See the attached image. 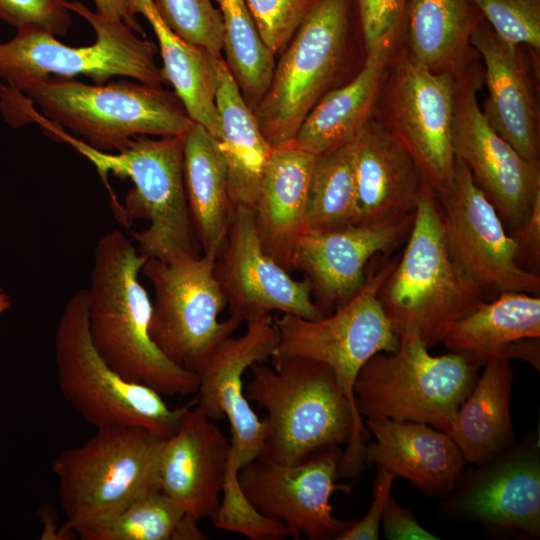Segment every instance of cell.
<instances>
[{
  "mask_svg": "<svg viewBox=\"0 0 540 540\" xmlns=\"http://www.w3.org/2000/svg\"><path fill=\"white\" fill-rule=\"evenodd\" d=\"M273 367L253 363L244 386L247 400L266 411V437L258 458L297 465L329 448L347 444L339 478H356L370 437L352 409L333 371L304 357H272Z\"/></svg>",
  "mask_w": 540,
  "mask_h": 540,
  "instance_id": "obj_1",
  "label": "cell"
},
{
  "mask_svg": "<svg viewBox=\"0 0 540 540\" xmlns=\"http://www.w3.org/2000/svg\"><path fill=\"white\" fill-rule=\"evenodd\" d=\"M147 260L119 229L98 239L86 288L89 334L101 357L125 379L162 396H187L197 391V375L169 360L150 336L152 301L139 280Z\"/></svg>",
  "mask_w": 540,
  "mask_h": 540,
  "instance_id": "obj_2",
  "label": "cell"
},
{
  "mask_svg": "<svg viewBox=\"0 0 540 540\" xmlns=\"http://www.w3.org/2000/svg\"><path fill=\"white\" fill-rule=\"evenodd\" d=\"M25 122H35L51 138L69 144L95 167L112 207L120 202L109 183L108 174L129 178L133 188L125 197L124 211L130 219H146L147 228L132 232L136 248L147 259L170 261L180 255H200L184 187V135L151 139L139 136L117 153L92 148L48 120L34 107L23 109Z\"/></svg>",
  "mask_w": 540,
  "mask_h": 540,
  "instance_id": "obj_3",
  "label": "cell"
},
{
  "mask_svg": "<svg viewBox=\"0 0 540 540\" xmlns=\"http://www.w3.org/2000/svg\"><path fill=\"white\" fill-rule=\"evenodd\" d=\"M407 237L379 299L398 337L415 334L430 348L486 293L452 256L437 196L424 181Z\"/></svg>",
  "mask_w": 540,
  "mask_h": 540,
  "instance_id": "obj_4",
  "label": "cell"
},
{
  "mask_svg": "<svg viewBox=\"0 0 540 540\" xmlns=\"http://www.w3.org/2000/svg\"><path fill=\"white\" fill-rule=\"evenodd\" d=\"M44 117L103 152L121 151L139 136H179L194 121L161 86L120 80L89 85L48 77L20 91Z\"/></svg>",
  "mask_w": 540,
  "mask_h": 540,
  "instance_id": "obj_5",
  "label": "cell"
},
{
  "mask_svg": "<svg viewBox=\"0 0 540 540\" xmlns=\"http://www.w3.org/2000/svg\"><path fill=\"white\" fill-rule=\"evenodd\" d=\"M58 387L91 425L134 426L168 438L195 401L171 408L154 389L116 372L94 347L88 329L86 288L65 302L55 333Z\"/></svg>",
  "mask_w": 540,
  "mask_h": 540,
  "instance_id": "obj_6",
  "label": "cell"
},
{
  "mask_svg": "<svg viewBox=\"0 0 540 540\" xmlns=\"http://www.w3.org/2000/svg\"><path fill=\"white\" fill-rule=\"evenodd\" d=\"M428 349L417 335L405 333L395 351L373 355L354 384L359 415L419 422L447 432L480 367L461 354L432 356Z\"/></svg>",
  "mask_w": 540,
  "mask_h": 540,
  "instance_id": "obj_7",
  "label": "cell"
},
{
  "mask_svg": "<svg viewBox=\"0 0 540 540\" xmlns=\"http://www.w3.org/2000/svg\"><path fill=\"white\" fill-rule=\"evenodd\" d=\"M166 438L145 428L108 426L52 464L65 526L73 532L159 487V462Z\"/></svg>",
  "mask_w": 540,
  "mask_h": 540,
  "instance_id": "obj_8",
  "label": "cell"
},
{
  "mask_svg": "<svg viewBox=\"0 0 540 540\" xmlns=\"http://www.w3.org/2000/svg\"><path fill=\"white\" fill-rule=\"evenodd\" d=\"M65 6L90 24L96 41L71 47L41 30H17L13 39L0 44V78L6 86L21 91L51 76L68 79L78 75L94 84H104L114 76L151 86L167 83L155 61V43L137 37L122 20L93 12L79 1L68 0Z\"/></svg>",
  "mask_w": 540,
  "mask_h": 540,
  "instance_id": "obj_9",
  "label": "cell"
},
{
  "mask_svg": "<svg viewBox=\"0 0 540 540\" xmlns=\"http://www.w3.org/2000/svg\"><path fill=\"white\" fill-rule=\"evenodd\" d=\"M214 270L215 260L204 255L167 262L151 258L141 269L154 291L152 341L169 360L195 374L242 323L232 316L219 320L227 300Z\"/></svg>",
  "mask_w": 540,
  "mask_h": 540,
  "instance_id": "obj_10",
  "label": "cell"
},
{
  "mask_svg": "<svg viewBox=\"0 0 540 540\" xmlns=\"http://www.w3.org/2000/svg\"><path fill=\"white\" fill-rule=\"evenodd\" d=\"M348 11L349 0H319L282 51L266 93L252 109L273 148L294 141L333 82L344 55Z\"/></svg>",
  "mask_w": 540,
  "mask_h": 540,
  "instance_id": "obj_11",
  "label": "cell"
},
{
  "mask_svg": "<svg viewBox=\"0 0 540 540\" xmlns=\"http://www.w3.org/2000/svg\"><path fill=\"white\" fill-rule=\"evenodd\" d=\"M396 262L394 258L366 273L362 288L332 314L314 320L291 314L274 318L279 338L272 357H304L326 364L358 415L354 384L360 369L376 353L393 352L399 344L379 299Z\"/></svg>",
  "mask_w": 540,
  "mask_h": 540,
  "instance_id": "obj_12",
  "label": "cell"
},
{
  "mask_svg": "<svg viewBox=\"0 0 540 540\" xmlns=\"http://www.w3.org/2000/svg\"><path fill=\"white\" fill-rule=\"evenodd\" d=\"M444 518L481 524L495 537L540 536V446L536 433L496 458L462 470L442 499Z\"/></svg>",
  "mask_w": 540,
  "mask_h": 540,
  "instance_id": "obj_13",
  "label": "cell"
},
{
  "mask_svg": "<svg viewBox=\"0 0 540 540\" xmlns=\"http://www.w3.org/2000/svg\"><path fill=\"white\" fill-rule=\"evenodd\" d=\"M480 84L472 67L457 72L454 152L509 232L523 223L540 195V168L522 158L489 125L477 101Z\"/></svg>",
  "mask_w": 540,
  "mask_h": 540,
  "instance_id": "obj_14",
  "label": "cell"
},
{
  "mask_svg": "<svg viewBox=\"0 0 540 540\" xmlns=\"http://www.w3.org/2000/svg\"><path fill=\"white\" fill-rule=\"evenodd\" d=\"M435 195L452 256L486 294L516 291L539 295V275L518 266L513 239L460 159L455 160L449 186Z\"/></svg>",
  "mask_w": 540,
  "mask_h": 540,
  "instance_id": "obj_15",
  "label": "cell"
},
{
  "mask_svg": "<svg viewBox=\"0 0 540 540\" xmlns=\"http://www.w3.org/2000/svg\"><path fill=\"white\" fill-rule=\"evenodd\" d=\"M459 72V71H458ZM457 73L432 72L407 52L399 57L388 99V125L408 149L435 194L452 181Z\"/></svg>",
  "mask_w": 540,
  "mask_h": 540,
  "instance_id": "obj_16",
  "label": "cell"
},
{
  "mask_svg": "<svg viewBox=\"0 0 540 540\" xmlns=\"http://www.w3.org/2000/svg\"><path fill=\"white\" fill-rule=\"evenodd\" d=\"M342 451L325 449L303 463L281 465L256 458L239 469V483L252 504L264 515L283 521L298 538L337 540L354 523L333 514L331 495L350 493L337 484Z\"/></svg>",
  "mask_w": 540,
  "mask_h": 540,
  "instance_id": "obj_17",
  "label": "cell"
},
{
  "mask_svg": "<svg viewBox=\"0 0 540 540\" xmlns=\"http://www.w3.org/2000/svg\"><path fill=\"white\" fill-rule=\"evenodd\" d=\"M214 271L230 316L241 322L268 317L275 311L310 320L326 315L313 301L308 281L293 279L264 251L252 208L234 207Z\"/></svg>",
  "mask_w": 540,
  "mask_h": 540,
  "instance_id": "obj_18",
  "label": "cell"
},
{
  "mask_svg": "<svg viewBox=\"0 0 540 540\" xmlns=\"http://www.w3.org/2000/svg\"><path fill=\"white\" fill-rule=\"evenodd\" d=\"M278 338L271 316L249 321L243 335L225 338L196 372L195 405L213 421L228 419L230 454L240 468L261 455L266 437L265 422L247 400L242 377L251 364L271 359Z\"/></svg>",
  "mask_w": 540,
  "mask_h": 540,
  "instance_id": "obj_19",
  "label": "cell"
},
{
  "mask_svg": "<svg viewBox=\"0 0 540 540\" xmlns=\"http://www.w3.org/2000/svg\"><path fill=\"white\" fill-rule=\"evenodd\" d=\"M413 216L388 225H351L302 233L293 254V270L305 275L326 315L362 288L366 265L373 256L392 251L408 236Z\"/></svg>",
  "mask_w": 540,
  "mask_h": 540,
  "instance_id": "obj_20",
  "label": "cell"
},
{
  "mask_svg": "<svg viewBox=\"0 0 540 540\" xmlns=\"http://www.w3.org/2000/svg\"><path fill=\"white\" fill-rule=\"evenodd\" d=\"M231 451L230 441L195 401L165 439L159 462L160 490L197 520L216 514Z\"/></svg>",
  "mask_w": 540,
  "mask_h": 540,
  "instance_id": "obj_21",
  "label": "cell"
},
{
  "mask_svg": "<svg viewBox=\"0 0 540 540\" xmlns=\"http://www.w3.org/2000/svg\"><path fill=\"white\" fill-rule=\"evenodd\" d=\"M356 225L380 226L414 215L423 179L406 146L373 117L352 140Z\"/></svg>",
  "mask_w": 540,
  "mask_h": 540,
  "instance_id": "obj_22",
  "label": "cell"
},
{
  "mask_svg": "<svg viewBox=\"0 0 540 540\" xmlns=\"http://www.w3.org/2000/svg\"><path fill=\"white\" fill-rule=\"evenodd\" d=\"M470 45L485 65V119L522 158L539 164L538 109L519 46L501 40L483 19L474 28Z\"/></svg>",
  "mask_w": 540,
  "mask_h": 540,
  "instance_id": "obj_23",
  "label": "cell"
},
{
  "mask_svg": "<svg viewBox=\"0 0 540 540\" xmlns=\"http://www.w3.org/2000/svg\"><path fill=\"white\" fill-rule=\"evenodd\" d=\"M375 441L365 444L363 464H373L403 477L422 493L444 499L466 464L447 432L424 423L366 419Z\"/></svg>",
  "mask_w": 540,
  "mask_h": 540,
  "instance_id": "obj_24",
  "label": "cell"
},
{
  "mask_svg": "<svg viewBox=\"0 0 540 540\" xmlns=\"http://www.w3.org/2000/svg\"><path fill=\"white\" fill-rule=\"evenodd\" d=\"M314 155L294 142L274 148L253 214L264 251L288 272L296 243L305 231V210Z\"/></svg>",
  "mask_w": 540,
  "mask_h": 540,
  "instance_id": "obj_25",
  "label": "cell"
},
{
  "mask_svg": "<svg viewBox=\"0 0 540 540\" xmlns=\"http://www.w3.org/2000/svg\"><path fill=\"white\" fill-rule=\"evenodd\" d=\"M394 33L369 48L359 73L346 85L325 93L305 117L294 144L314 156L352 141L384 86Z\"/></svg>",
  "mask_w": 540,
  "mask_h": 540,
  "instance_id": "obj_26",
  "label": "cell"
},
{
  "mask_svg": "<svg viewBox=\"0 0 540 540\" xmlns=\"http://www.w3.org/2000/svg\"><path fill=\"white\" fill-rule=\"evenodd\" d=\"M216 106L221 136L216 140L225 163L233 206L253 208L273 152L222 57L217 60Z\"/></svg>",
  "mask_w": 540,
  "mask_h": 540,
  "instance_id": "obj_27",
  "label": "cell"
},
{
  "mask_svg": "<svg viewBox=\"0 0 540 540\" xmlns=\"http://www.w3.org/2000/svg\"><path fill=\"white\" fill-rule=\"evenodd\" d=\"M183 177L196 240L203 255L215 260L226 239L234 206L217 142L196 122L184 136Z\"/></svg>",
  "mask_w": 540,
  "mask_h": 540,
  "instance_id": "obj_28",
  "label": "cell"
},
{
  "mask_svg": "<svg viewBox=\"0 0 540 540\" xmlns=\"http://www.w3.org/2000/svg\"><path fill=\"white\" fill-rule=\"evenodd\" d=\"M484 366L447 431L465 462L474 465L496 458L515 444L510 415L513 367L506 359H495Z\"/></svg>",
  "mask_w": 540,
  "mask_h": 540,
  "instance_id": "obj_29",
  "label": "cell"
},
{
  "mask_svg": "<svg viewBox=\"0 0 540 540\" xmlns=\"http://www.w3.org/2000/svg\"><path fill=\"white\" fill-rule=\"evenodd\" d=\"M131 12L144 16L158 40L163 74L189 117L218 140L220 119L216 106L217 60L201 47L176 35L162 20L153 0H128Z\"/></svg>",
  "mask_w": 540,
  "mask_h": 540,
  "instance_id": "obj_30",
  "label": "cell"
},
{
  "mask_svg": "<svg viewBox=\"0 0 540 540\" xmlns=\"http://www.w3.org/2000/svg\"><path fill=\"white\" fill-rule=\"evenodd\" d=\"M540 337V297L507 291L484 301L459 319L444 336L449 350L478 367L500 359L512 342Z\"/></svg>",
  "mask_w": 540,
  "mask_h": 540,
  "instance_id": "obj_31",
  "label": "cell"
},
{
  "mask_svg": "<svg viewBox=\"0 0 540 540\" xmlns=\"http://www.w3.org/2000/svg\"><path fill=\"white\" fill-rule=\"evenodd\" d=\"M483 19L470 0H410L409 55L432 72L467 66L470 37Z\"/></svg>",
  "mask_w": 540,
  "mask_h": 540,
  "instance_id": "obj_32",
  "label": "cell"
},
{
  "mask_svg": "<svg viewBox=\"0 0 540 540\" xmlns=\"http://www.w3.org/2000/svg\"><path fill=\"white\" fill-rule=\"evenodd\" d=\"M214 1L223 22V59L253 109L270 85L275 55L263 42L245 0Z\"/></svg>",
  "mask_w": 540,
  "mask_h": 540,
  "instance_id": "obj_33",
  "label": "cell"
},
{
  "mask_svg": "<svg viewBox=\"0 0 540 540\" xmlns=\"http://www.w3.org/2000/svg\"><path fill=\"white\" fill-rule=\"evenodd\" d=\"M352 141L315 157L307 192L305 231L356 225Z\"/></svg>",
  "mask_w": 540,
  "mask_h": 540,
  "instance_id": "obj_34",
  "label": "cell"
},
{
  "mask_svg": "<svg viewBox=\"0 0 540 540\" xmlns=\"http://www.w3.org/2000/svg\"><path fill=\"white\" fill-rule=\"evenodd\" d=\"M184 510L161 490L146 492L80 528L82 540H172Z\"/></svg>",
  "mask_w": 540,
  "mask_h": 540,
  "instance_id": "obj_35",
  "label": "cell"
},
{
  "mask_svg": "<svg viewBox=\"0 0 540 540\" xmlns=\"http://www.w3.org/2000/svg\"><path fill=\"white\" fill-rule=\"evenodd\" d=\"M239 465L230 454L218 510L211 519L219 530L235 532L249 540H283L294 532L281 520L261 513L245 495L238 479Z\"/></svg>",
  "mask_w": 540,
  "mask_h": 540,
  "instance_id": "obj_36",
  "label": "cell"
},
{
  "mask_svg": "<svg viewBox=\"0 0 540 540\" xmlns=\"http://www.w3.org/2000/svg\"><path fill=\"white\" fill-rule=\"evenodd\" d=\"M165 24L179 37L222 57L223 22L212 0H153Z\"/></svg>",
  "mask_w": 540,
  "mask_h": 540,
  "instance_id": "obj_37",
  "label": "cell"
},
{
  "mask_svg": "<svg viewBox=\"0 0 540 540\" xmlns=\"http://www.w3.org/2000/svg\"><path fill=\"white\" fill-rule=\"evenodd\" d=\"M493 32L511 45L540 50V0H470Z\"/></svg>",
  "mask_w": 540,
  "mask_h": 540,
  "instance_id": "obj_38",
  "label": "cell"
},
{
  "mask_svg": "<svg viewBox=\"0 0 540 540\" xmlns=\"http://www.w3.org/2000/svg\"><path fill=\"white\" fill-rule=\"evenodd\" d=\"M319 0H245L269 50L281 54Z\"/></svg>",
  "mask_w": 540,
  "mask_h": 540,
  "instance_id": "obj_39",
  "label": "cell"
},
{
  "mask_svg": "<svg viewBox=\"0 0 540 540\" xmlns=\"http://www.w3.org/2000/svg\"><path fill=\"white\" fill-rule=\"evenodd\" d=\"M68 0H0V20L21 29H37L64 36L72 17L65 4Z\"/></svg>",
  "mask_w": 540,
  "mask_h": 540,
  "instance_id": "obj_40",
  "label": "cell"
},
{
  "mask_svg": "<svg viewBox=\"0 0 540 540\" xmlns=\"http://www.w3.org/2000/svg\"><path fill=\"white\" fill-rule=\"evenodd\" d=\"M367 50L394 33L405 13L406 0H357Z\"/></svg>",
  "mask_w": 540,
  "mask_h": 540,
  "instance_id": "obj_41",
  "label": "cell"
},
{
  "mask_svg": "<svg viewBox=\"0 0 540 540\" xmlns=\"http://www.w3.org/2000/svg\"><path fill=\"white\" fill-rule=\"evenodd\" d=\"M373 486V500L366 515L355 523L337 540H377L382 516L391 497L392 485L396 477L380 466Z\"/></svg>",
  "mask_w": 540,
  "mask_h": 540,
  "instance_id": "obj_42",
  "label": "cell"
},
{
  "mask_svg": "<svg viewBox=\"0 0 540 540\" xmlns=\"http://www.w3.org/2000/svg\"><path fill=\"white\" fill-rule=\"evenodd\" d=\"M508 234L515 243L516 263L525 271L538 275L540 269V195L528 217Z\"/></svg>",
  "mask_w": 540,
  "mask_h": 540,
  "instance_id": "obj_43",
  "label": "cell"
},
{
  "mask_svg": "<svg viewBox=\"0 0 540 540\" xmlns=\"http://www.w3.org/2000/svg\"><path fill=\"white\" fill-rule=\"evenodd\" d=\"M381 523L384 536L389 540L439 539L418 523L411 509L400 506L392 496L387 502Z\"/></svg>",
  "mask_w": 540,
  "mask_h": 540,
  "instance_id": "obj_44",
  "label": "cell"
},
{
  "mask_svg": "<svg viewBox=\"0 0 540 540\" xmlns=\"http://www.w3.org/2000/svg\"><path fill=\"white\" fill-rule=\"evenodd\" d=\"M517 358L540 369V337L520 339L509 344L501 353L500 359L509 360Z\"/></svg>",
  "mask_w": 540,
  "mask_h": 540,
  "instance_id": "obj_45",
  "label": "cell"
},
{
  "mask_svg": "<svg viewBox=\"0 0 540 540\" xmlns=\"http://www.w3.org/2000/svg\"><path fill=\"white\" fill-rule=\"evenodd\" d=\"M96 12L111 18L122 20L134 32L144 35V31L131 12L128 0H93Z\"/></svg>",
  "mask_w": 540,
  "mask_h": 540,
  "instance_id": "obj_46",
  "label": "cell"
},
{
  "mask_svg": "<svg viewBox=\"0 0 540 540\" xmlns=\"http://www.w3.org/2000/svg\"><path fill=\"white\" fill-rule=\"evenodd\" d=\"M207 535L199 528V520L184 514L175 529L172 540H205Z\"/></svg>",
  "mask_w": 540,
  "mask_h": 540,
  "instance_id": "obj_47",
  "label": "cell"
},
{
  "mask_svg": "<svg viewBox=\"0 0 540 540\" xmlns=\"http://www.w3.org/2000/svg\"><path fill=\"white\" fill-rule=\"evenodd\" d=\"M19 98H26L25 95H23L21 92L18 91H12L8 93L4 99L2 100V112L3 115H5L6 118H9V121L11 123H16L17 120L14 118L13 114V105ZM29 100V99H28ZM30 101V100H29ZM31 102V101H30ZM19 123V122H18ZM117 217L121 220L125 217L124 207L122 206V210L119 213H116Z\"/></svg>",
  "mask_w": 540,
  "mask_h": 540,
  "instance_id": "obj_48",
  "label": "cell"
},
{
  "mask_svg": "<svg viewBox=\"0 0 540 540\" xmlns=\"http://www.w3.org/2000/svg\"><path fill=\"white\" fill-rule=\"evenodd\" d=\"M11 300L2 287H0V314L9 309Z\"/></svg>",
  "mask_w": 540,
  "mask_h": 540,
  "instance_id": "obj_49",
  "label": "cell"
},
{
  "mask_svg": "<svg viewBox=\"0 0 540 540\" xmlns=\"http://www.w3.org/2000/svg\"><path fill=\"white\" fill-rule=\"evenodd\" d=\"M12 91H15V90H9V91H7L6 93H4L3 96L1 97V99H0V107H1V110H2V100L4 99V97H5L8 93H10V92H12ZM18 92H19V91H18ZM23 95H24V94H23ZM2 113H3V112H2ZM124 212H125V211H124ZM122 220H125V217H124Z\"/></svg>",
  "mask_w": 540,
  "mask_h": 540,
  "instance_id": "obj_50",
  "label": "cell"
}]
</instances>
